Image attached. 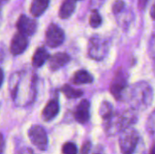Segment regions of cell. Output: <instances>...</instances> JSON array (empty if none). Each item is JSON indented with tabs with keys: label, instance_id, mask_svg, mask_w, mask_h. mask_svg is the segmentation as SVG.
I'll list each match as a JSON object with an SVG mask.
<instances>
[{
	"label": "cell",
	"instance_id": "6da1fadb",
	"mask_svg": "<svg viewBox=\"0 0 155 154\" xmlns=\"http://www.w3.org/2000/svg\"><path fill=\"white\" fill-rule=\"evenodd\" d=\"M153 98V89L147 83L140 82L133 86L131 91V100L135 108H147L152 103Z\"/></svg>",
	"mask_w": 155,
	"mask_h": 154
},
{
	"label": "cell",
	"instance_id": "7a4b0ae2",
	"mask_svg": "<svg viewBox=\"0 0 155 154\" xmlns=\"http://www.w3.org/2000/svg\"><path fill=\"white\" fill-rule=\"evenodd\" d=\"M140 140L139 133L129 127L123 132H121V135L119 138V145L123 154H133L134 152L138 143Z\"/></svg>",
	"mask_w": 155,
	"mask_h": 154
},
{
	"label": "cell",
	"instance_id": "3957f363",
	"mask_svg": "<svg viewBox=\"0 0 155 154\" xmlns=\"http://www.w3.org/2000/svg\"><path fill=\"white\" fill-rule=\"evenodd\" d=\"M109 50L108 43L105 39L94 35L89 41L88 46V54L90 57L94 60H102L104 59Z\"/></svg>",
	"mask_w": 155,
	"mask_h": 154
},
{
	"label": "cell",
	"instance_id": "277c9868",
	"mask_svg": "<svg viewBox=\"0 0 155 154\" xmlns=\"http://www.w3.org/2000/svg\"><path fill=\"white\" fill-rule=\"evenodd\" d=\"M28 137L37 149L45 151L48 145V138L45 129L40 125H33L28 131Z\"/></svg>",
	"mask_w": 155,
	"mask_h": 154
},
{
	"label": "cell",
	"instance_id": "5b68a950",
	"mask_svg": "<svg viewBox=\"0 0 155 154\" xmlns=\"http://www.w3.org/2000/svg\"><path fill=\"white\" fill-rule=\"evenodd\" d=\"M126 87H127L126 74L122 71L117 72L110 86V91L116 100H119V101L124 100V94Z\"/></svg>",
	"mask_w": 155,
	"mask_h": 154
},
{
	"label": "cell",
	"instance_id": "8992f818",
	"mask_svg": "<svg viewBox=\"0 0 155 154\" xmlns=\"http://www.w3.org/2000/svg\"><path fill=\"white\" fill-rule=\"evenodd\" d=\"M64 41V31L56 25L52 24L48 26L45 33V43L50 47H57Z\"/></svg>",
	"mask_w": 155,
	"mask_h": 154
},
{
	"label": "cell",
	"instance_id": "52a82bcc",
	"mask_svg": "<svg viewBox=\"0 0 155 154\" xmlns=\"http://www.w3.org/2000/svg\"><path fill=\"white\" fill-rule=\"evenodd\" d=\"M16 27L19 31V33L25 34V36L33 35L35 32L36 31V22L29 17H27L25 15H20V17L17 20Z\"/></svg>",
	"mask_w": 155,
	"mask_h": 154
},
{
	"label": "cell",
	"instance_id": "ba28073f",
	"mask_svg": "<svg viewBox=\"0 0 155 154\" xmlns=\"http://www.w3.org/2000/svg\"><path fill=\"white\" fill-rule=\"evenodd\" d=\"M28 42L26 36L21 33H17L14 35L11 44H10V52L14 55L21 54L27 47Z\"/></svg>",
	"mask_w": 155,
	"mask_h": 154
},
{
	"label": "cell",
	"instance_id": "9c48e42d",
	"mask_svg": "<svg viewBox=\"0 0 155 154\" xmlns=\"http://www.w3.org/2000/svg\"><path fill=\"white\" fill-rule=\"evenodd\" d=\"M90 118V103L87 100H83L74 111V119L79 123H86Z\"/></svg>",
	"mask_w": 155,
	"mask_h": 154
},
{
	"label": "cell",
	"instance_id": "30bf717a",
	"mask_svg": "<svg viewBox=\"0 0 155 154\" xmlns=\"http://www.w3.org/2000/svg\"><path fill=\"white\" fill-rule=\"evenodd\" d=\"M70 61V56L66 53H56L49 59V66L52 71H56L65 65Z\"/></svg>",
	"mask_w": 155,
	"mask_h": 154
},
{
	"label": "cell",
	"instance_id": "8fae6325",
	"mask_svg": "<svg viewBox=\"0 0 155 154\" xmlns=\"http://www.w3.org/2000/svg\"><path fill=\"white\" fill-rule=\"evenodd\" d=\"M59 113V103L56 100H51L47 103L43 110L42 117L45 122L52 121Z\"/></svg>",
	"mask_w": 155,
	"mask_h": 154
},
{
	"label": "cell",
	"instance_id": "7c38bea8",
	"mask_svg": "<svg viewBox=\"0 0 155 154\" xmlns=\"http://www.w3.org/2000/svg\"><path fill=\"white\" fill-rule=\"evenodd\" d=\"M76 6V0H64L59 9V16L62 19H66L72 15Z\"/></svg>",
	"mask_w": 155,
	"mask_h": 154
},
{
	"label": "cell",
	"instance_id": "4fadbf2b",
	"mask_svg": "<svg viewBox=\"0 0 155 154\" xmlns=\"http://www.w3.org/2000/svg\"><path fill=\"white\" fill-rule=\"evenodd\" d=\"M47 59H49V54H48L47 51L44 47H39L35 50V52L33 55L32 64L34 67L39 68L46 62Z\"/></svg>",
	"mask_w": 155,
	"mask_h": 154
},
{
	"label": "cell",
	"instance_id": "5bb4252c",
	"mask_svg": "<svg viewBox=\"0 0 155 154\" xmlns=\"http://www.w3.org/2000/svg\"><path fill=\"white\" fill-rule=\"evenodd\" d=\"M48 5H49V0H33L30 12L34 16L38 17L46 10Z\"/></svg>",
	"mask_w": 155,
	"mask_h": 154
},
{
	"label": "cell",
	"instance_id": "9a60e30c",
	"mask_svg": "<svg viewBox=\"0 0 155 154\" xmlns=\"http://www.w3.org/2000/svg\"><path fill=\"white\" fill-rule=\"evenodd\" d=\"M72 81L74 84H86L93 83L94 78L87 71L80 70L74 74Z\"/></svg>",
	"mask_w": 155,
	"mask_h": 154
},
{
	"label": "cell",
	"instance_id": "2e32d148",
	"mask_svg": "<svg viewBox=\"0 0 155 154\" xmlns=\"http://www.w3.org/2000/svg\"><path fill=\"white\" fill-rule=\"evenodd\" d=\"M79 154H104V148L101 145H93L91 142H86Z\"/></svg>",
	"mask_w": 155,
	"mask_h": 154
},
{
	"label": "cell",
	"instance_id": "e0dca14e",
	"mask_svg": "<svg viewBox=\"0 0 155 154\" xmlns=\"http://www.w3.org/2000/svg\"><path fill=\"white\" fill-rule=\"evenodd\" d=\"M62 93L69 99H74V98H79L83 95V91L81 90H77L73 88L72 86L68 85V84H64L62 87Z\"/></svg>",
	"mask_w": 155,
	"mask_h": 154
},
{
	"label": "cell",
	"instance_id": "ac0fdd59",
	"mask_svg": "<svg viewBox=\"0 0 155 154\" xmlns=\"http://www.w3.org/2000/svg\"><path fill=\"white\" fill-rule=\"evenodd\" d=\"M113 114V105L109 102H103L100 107V115L102 116V118L104 120H106Z\"/></svg>",
	"mask_w": 155,
	"mask_h": 154
},
{
	"label": "cell",
	"instance_id": "d6986e66",
	"mask_svg": "<svg viewBox=\"0 0 155 154\" xmlns=\"http://www.w3.org/2000/svg\"><path fill=\"white\" fill-rule=\"evenodd\" d=\"M89 22H90V25L94 28H96L98 26L101 25L102 24V17L100 15V14L97 12L96 9H94L91 15H90V19H89Z\"/></svg>",
	"mask_w": 155,
	"mask_h": 154
},
{
	"label": "cell",
	"instance_id": "ffe728a7",
	"mask_svg": "<svg viewBox=\"0 0 155 154\" xmlns=\"http://www.w3.org/2000/svg\"><path fill=\"white\" fill-rule=\"evenodd\" d=\"M77 147L74 143H66L63 145L62 148V152L63 154H77Z\"/></svg>",
	"mask_w": 155,
	"mask_h": 154
},
{
	"label": "cell",
	"instance_id": "44dd1931",
	"mask_svg": "<svg viewBox=\"0 0 155 154\" xmlns=\"http://www.w3.org/2000/svg\"><path fill=\"white\" fill-rule=\"evenodd\" d=\"M124 6H125V4L124 3V1H122V0H116L114 3V5H113V12L115 15H117V14H119V13H121L123 11V9L124 8Z\"/></svg>",
	"mask_w": 155,
	"mask_h": 154
},
{
	"label": "cell",
	"instance_id": "7402d4cb",
	"mask_svg": "<svg viewBox=\"0 0 155 154\" xmlns=\"http://www.w3.org/2000/svg\"><path fill=\"white\" fill-rule=\"evenodd\" d=\"M104 2V0H91V6L94 9L97 10V8L100 7L103 5Z\"/></svg>",
	"mask_w": 155,
	"mask_h": 154
},
{
	"label": "cell",
	"instance_id": "603a6c76",
	"mask_svg": "<svg viewBox=\"0 0 155 154\" xmlns=\"http://www.w3.org/2000/svg\"><path fill=\"white\" fill-rule=\"evenodd\" d=\"M151 54H152L155 66V35L152 38V42H151Z\"/></svg>",
	"mask_w": 155,
	"mask_h": 154
},
{
	"label": "cell",
	"instance_id": "cb8c5ba5",
	"mask_svg": "<svg viewBox=\"0 0 155 154\" xmlns=\"http://www.w3.org/2000/svg\"><path fill=\"white\" fill-rule=\"evenodd\" d=\"M5 149V141L3 138V135L0 133V154H3Z\"/></svg>",
	"mask_w": 155,
	"mask_h": 154
},
{
	"label": "cell",
	"instance_id": "d4e9b609",
	"mask_svg": "<svg viewBox=\"0 0 155 154\" xmlns=\"http://www.w3.org/2000/svg\"><path fill=\"white\" fill-rule=\"evenodd\" d=\"M17 154H34L33 152L31 151V149H27V148H25V149H22Z\"/></svg>",
	"mask_w": 155,
	"mask_h": 154
},
{
	"label": "cell",
	"instance_id": "484cf974",
	"mask_svg": "<svg viewBox=\"0 0 155 154\" xmlns=\"http://www.w3.org/2000/svg\"><path fill=\"white\" fill-rule=\"evenodd\" d=\"M151 16L153 20H155V3L153 5V6L151 8Z\"/></svg>",
	"mask_w": 155,
	"mask_h": 154
},
{
	"label": "cell",
	"instance_id": "4316f807",
	"mask_svg": "<svg viewBox=\"0 0 155 154\" xmlns=\"http://www.w3.org/2000/svg\"><path fill=\"white\" fill-rule=\"evenodd\" d=\"M146 3H147V0H139V5H140V7L143 8L145 6Z\"/></svg>",
	"mask_w": 155,
	"mask_h": 154
},
{
	"label": "cell",
	"instance_id": "83f0119b",
	"mask_svg": "<svg viewBox=\"0 0 155 154\" xmlns=\"http://www.w3.org/2000/svg\"><path fill=\"white\" fill-rule=\"evenodd\" d=\"M3 80H4V74H3V71H2V69L0 68V87H1V85H2Z\"/></svg>",
	"mask_w": 155,
	"mask_h": 154
},
{
	"label": "cell",
	"instance_id": "f1b7e54d",
	"mask_svg": "<svg viewBox=\"0 0 155 154\" xmlns=\"http://www.w3.org/2000/svg\"><path fill=\"white\" fill-rule=\"evenodd\" d=\"M150 154H155V145L153 147V149L151 150V152H150Z\"/></svg>",
	"mask_w": 155,
	"mask_h": 154
}]
</instances>
